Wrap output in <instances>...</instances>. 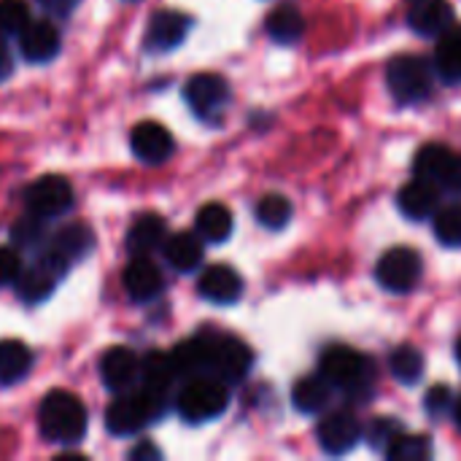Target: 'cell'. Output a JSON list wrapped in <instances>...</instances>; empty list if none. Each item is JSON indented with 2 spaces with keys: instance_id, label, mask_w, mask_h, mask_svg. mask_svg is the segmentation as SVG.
<instances>
[{
  "instance_id": "cell-1",
  "label": "cell",
  "mask_w": 461,
  "mask_h": 461,
  "mask_svg": "<svg viewBox=\"0 0 461 461\" xmlns=\"http://www.w3.org/2000/svg\"><path fill=\"white\" fill-rule=\"evenodd\" d=\"M38 427L49 443L76 446L86 435V408L81 405V400L76 394L54 389L41 402Z\"/></svg>"
},
{
  "instance_id": "cell-2",
  "label": "cell",
  "mask_w": 461,
  "mask_h": 461,
  "mask_svg": "<svg viewBox=\"0 0 461 461\" xmlns=\"http://www.w3.org/2000/svg\"><path fill=\"white\" fill-rule=\"evenodd\" d=\"M319 373L330 381L332 389H340L357 400H365L373 392V365L362 351L351 346H327L319 359Z\"/></svg>"
},
{
  "instance_id": "cell-3",
  "label": "cell",
  "mask_w": 461,
  "mask_h": 461,
  "mask_svg": "<svg viewBox=\"0 0 461 461\" xmlns=\"http://www.w3.org/2000/svg\"><path fill=\"white\" fill-rule=\"evenodd\" d=\"M165 400H167V394H157L143 386L132 394L116 397L111 402V408L105 411V427L122 438L138 435L140 429H146L151 421H157L162 416Z\"/></svg>"
},
{
  "instance_id": "cell-4",
  "label": "cell",
  "mask_w": 461,
  "mask_h": 461,
  "mask_svg": "<svg viewBox=\"0 0 461 461\" xmlns=\"http://www.w3.org/2000/svg\"><path fill=\"white\" fill-rule=\"evenodd\" d=\"M230 405L227 384L213 375H197L192 378L176 397V411L189 424H205L219 419Z\"/></svg>"
},
{
  "instance_id": "cell-5",
  "label": "cell",
  "mask_w": 461,
  "mask_h": 461,
  "mask_svg": "<svg viewBox=\"0 0 461 461\" xmlns=\"http://www.w3.org/2000/svg\"><path fill=\"white\" fill-rule=\"evenodd\" d=\"M432 81H435V70L424 57L400 54L386 68L389 92L402 105H413V103L427 100L429 92H432Z\"/></svg>"
},
{
  "instance_id": "cell-6",
  "label": "cell",
  "mask_w": 461,
  "mask_h": 461,
  "mask_svg": "<svg viewBox=\"0 0 461 461\" xmlns=\"http://www.w3.org/2000/svg\"><path fill=\"white\" fill-rule=\"evenodd\" d=\"M254 365L249 346L230 335H208V375L230 384H240Z\"/></svg>"
},
{
  "instance_id": "cell-7",
  "label": "cell",
  "mask_w": 461,
  "mask_h": 461,
  "mask_svg": "<svg viewBox=\"0 0 461 461\" xmlns=\"http://www.w3.org/2000/svg\"><path fill=\"white\" fill-rule=\"evenodd\" d=\"M413 170L419 178L435 184L438 189L461 192V154L448 146L440 143L424 146L413 159Z\"/></svg>"
},
{
  "instance_id": "cell-8",
  "label": "cell",
  "mask_w": 461,
  "mask_h": 461,
  "mask_svg": "<svg viewBox=\"0 0 461 461\" xmlns=\"http://www.w3.org/2000/svg\"><path fill=\"white\" fill-rule=\"evenodd\" d=\"M24 205L41 219H57L73 205V186L62 176H41L24 189Z\"/></svg>"
},
{
  "instance_id": "cell-9",
  "label": "cell",
  "mask_w": 461,
  "mask_h": 461,
  "mask_svg": "<svg viewBox=\"0 0 461 461\" xmlns=\"http://www.w3.org/2000/svg\"><path fill=\"white\" fill-rule=\"evenodd\" d=\"M375 278H378V284H381L386 292L405 294V292H411V289L419 284V278H421V257H419L413 249H408V246L389 249V251L378 259Z\"/></svg>"
},
{
  "instance_id": "cell-10",
  "label": "cell",
  "mask_w": 461,
  "mask_h": 461,
  "mask_svg": "<svg viewBox=\"0 0 461 461\" xmlns=\"http://www.w3.org/2000/svg\"><path fill=\"white\" fill-rule=\"evenodd\" d=\"M184 97L200 119H213L230 103V84L216 73H197L184 84Z\"/></svg>"
},
{
  "instance_id": "cell-11",
  "label": "cell",
  "mask_w": 461,
  "mask_h": 461,
  "mask_svg": "<svg viewBox=\"0 0 461 461\" xmlns=\"http://www.w3.org/2000/svg\"><path fill=\"white\" fill-rule=\"evenodd\" d=\"M316 438H319V446L332 454V456H343L348 451L357 448V443L362 440V424L354 413L348 411H335L330 416H324L319 421V429H316Z\"/></svg>"
},
{
  "instance_id": "cell-12",
  "label": "cell",
  "mask_w": 461,
  "mask_h": 461,
  "mask_svg": "<svg viewBox=\"0 0 461 461\" xmlns=\"http://www.w3.org/2000/svg\"><path fill=\"white\" fill-rule=\"evenodd\" d=\"M192 27V19L181 11H157L151 19H149V27H146V49L154 51V54H165V51H173L176 46L184 43L186 32Z\"/></svg>"
},
{
  "instance_id": "cell-13",
  "label": "cell",
  "mask_w": 461,
  "mask_h": 461,
  "mask_svg": "<svg viewBox=\"0 0 461 461\" xmlns=\"http://www.w3.org/2000/svg\"><path fill=\"white\" fill-rule=\"evenodd\" d=\"M122 284L132 303H151L159 297L165 278H162V270L149 257H132L130 265L124 267Z\"/></svg>"
},
{
  "instance_id": "cell-14",
  "label": "cell",
  "mask_w": 461,
  "mask_h": 461,
  "mask_svg": "<svg viewBox=\"0 0 461 461\" xmlns=\"http://www.w3.org/2000/svg\"><path fill=\"white\" fill-rule=\"evenodd\" d=\"M197 289H200V297L213 305H232L243 297V278L230 265H213L203 270Z\"/></svg>"
},
{
  "instance_id": "cell-15",
  "label": "cell",
  "mask_w": 461,
  "mask_h": 461,
  "mask_svg": "<svg viewBox=\"0 0 461 461\" xmlns=\"http://www.w3.org/2000/svg\"><path fill=\"white\" fill-rule=\"evenodd\" d=\"M100 378L105 389H111L113 394H122L140 378V362L130 348L113 346L100 357Z\"/></svg>"
},
{
  "instance_id": "cell-16",
  "label": "cell",
  "mask_w": 461,
  "mask_h": 461,
  "mask_svg": "<svg viewBox=\"0 0 461 461\" xmlns=\"http://www.w3.org/2000/svg\"><path fill=\"white\" fill-rule=\"evenodd\" d=\"M130 146H132V154L140 162H146V165L165 162L173 154V149H176L173 135L162 124H157V122H140V124H135L132 132H130Z\"/></svg>"
},
{
  "instance_id": "cell-17",
  "label": "cell",
  "mask_w": 461,
  "mask_h": 461,
  "mask_svg": "<svg viewBox=\"0 0 461 461\" xmlns=\"http://www.w3.org/2000/svg\"><path fill=\"white\" fill-rule=\"evenodd\" d=\"M408 24L419 35L440 38L454 24V5L451 0H411Z\"/></svg>"
},
{
  "instance_id": "cell-18",
  "label": "cell",
  "mask_w": 461,
  "mask_h": 461,
  "mask_svg": "<svg viewBox=\"0 0 461 461\" xmlns=\"http://www.w3.org/2000/svg\"><path fill=\"white\" fill-rule=\"evenodd\" d=\"M19 51L27 62H49L57 57L59 51V30L41 19V22H30L22 32H19Z\"/></svg>"
},
{
  "instance_id": "cell-19",
  "label": "cell",
  "mask_w": 461,
  "mask_h": 461,
  "mask_svg": "<svg viewBox=\"0 0 461 461\" xmlns=\"http://www.w3.org/2000/svg\"><path fill=\"white\" fill-rule=\"evenodd\" d=\"M397 205L408 219L424 221V219H429V216H435L440 211V189L416 176V181H411V184H405L400 189Z\"/></svg>"
},
{
  "instance_id": "cell-20",
  "label": "cell",
  "mask_w": 461,
  "mask_h": 461,
  "mask_svg": "<svg viewBox=\"0 0 461 461\" xmlns=\"http://www.w3.org/2000/svg\"><path fill=\"white\" fill-rule=\"evenodd\" d=\"M167 240V227L159 213H143L127 232V251L132 257H149Z\"/></svg>"
},
{
  "instance_id": "cell-21",
  "label": "cell",
  "mask_w": 461,
  "mask_h": 461,
  "mask_svg": "<svg viewBox=\"0 0 461 461\" xmlns=\"http://www.w3.org/2000/svg\"><path fill=\"white\" fill-rule=\"evenodd\" d=\"M165 262L178 273H192L203 262V238L192 232H176L162 243Z\"/></svg>"
},
{
  "instance_id": "cell-22",
  "label": "cell",
  "mask_w": 461,
  "mask_h": 461,
  "mask_svg": "<svg viewBox=\"0 0 461 461\" xmlns=\"http://www.w3.org/2000/svg\"><path fill=\"white\" fill-rule=\"evenodd\" d=\"M57 254H62L68 262H78L84 257L92 254L95 249V232L81 224V221H73V224H65L62 230H57L51 235V243H49Z\"/></svg>"
},
{
  "instance_id": "cell-23",
  "label": "cell",
  "mask_w": 461,
  "mask_h": 461,
  "mask_svg": "<svg viewBox=\"0 0 461 461\" xmlns=\"http://www.w3.org/2000/svg\"><path fill=\"white\" fill-rule=\"evenodd\" d=\"M170 359L178 375H186V378L208 375V335L178 343L170 351Z\"/></svg>"
},
{
  "instance_id": "cell-24",
  "label": "cell",
  "mask_w": 461,
  "mask_h": 461,
  "mask_svg": "<svg viewBox=\"0 0 461 461\" xmlns=\"http://www.w3.org/2000/svg\"><path fill=\"white\" fill-rule=\"evenodd\" d=\"M232 211L221 203H208L197 211L194 227L205 243H224L232 235Z\"/></svg>"
},
{
  "instance_id": "cell-25",
  "label": "cell",
  "mask_w": 461,
  "mask_h": 461,
  "mask_svg": "<svg viewBox=\"0 0 461 461\" xmlns=\"http://www.w3.org/2000/svg\"><path fill=\"white\" fill-rule=\"evenodd\" d=\"M330 394H332V386L330 381L319 373V375H308V378H300L294 384V392H292V402L300 413H321L327 405H330Z\"/></svg>"
},
{
  "instance_id": "cell-26",
  "label": "cell",
  "mask_w": 461,
  "mask_h": 461,
  "mask_svg": "<svg viewBox=\"0 0 461 461\" xmlns=\"http://www.w3.org/2000/svg\"><path fill=\"white\" fill-rule=\"evenodd\" d=\"M435 70L443 81L461 84V27H448L440 35L435 51Z\"/></svg>"
},
{
  "instance_id": "cell-27",
  "label": "cell",
  "mask_w": 461,
  "mask_h": 461,
  "mask_svg": "<svg viewBox=\"0 0 461 461\" xmlns=\"http://www.w3.org/2000/svg\"><path fill=\"white\" fill-rule=\"evenodd\" d=\"M267 35L276 41V43H297L303 35H305V16L294 8V5H278L270 11L267 22Z\"/></svg>"
},
{
  "instance_id": "cell-28",
  "label": "cell",
  "mask_w": 461,
  "mask_h": 461,
  "mask_svg": "<svg viewBox=\"0 0 461 461\" xmlns=\"http://www.w3.org/2000/svg\"><path fill=\"white\" fill-rule=\"evenodd\" d=\"M32 367V354L19 340H0V386L19 384Z\"/></svg>"
},
{
  "instance_id": "cell-29",
  "label": "cell",
  "mask_w": 461,
  "mask_h": 461,
  "mask_svg": "<svg viewBox=\"0 0 461 461\" xmlns=\"http://www.w3.org/2000/svg\"><path fill=\"white\" fill-rule=\"evenodd\" d=\"M176 367H173V359L170 354H162V351H154L149 354L143 362H140V386L143 389H151L157 394H167L170 384L176 381Z\"/></svg>"
},
{
  "instance_id": "cell-30",
  "label": "cell",
  "mask_w": 461,
  "mask_h": 461,
  "mask_svg": "<svg viewBox=\"0 0 461 461\" xmlns=\"http://www.w3.org/2000/svg\"><path fill=\"white\" fill-rule=\"evenodd\" d=\"M389 367H392V375L405 384V386H416L421 378H424V354L411 346V343H402L392 351L389 357Z\"/></svg>"
},
{
  "instance_id": "cell-31",
  "label": "cell",
  "mask_w": 461,
  "mask_h": 461,
  "mask_svg": "<svg viewBox=\"0 0 461 461\" xmlns=\"http://www.w3.org/2000/svg\"><path fill=\"white\" fill-rule=\"evenodd\" d=\"M292 219V203L289 197L273 192V194H265L259 203H257V221L267 230H281L286 227Z\"/></svg>"
},
{
  "instance_id": "cell-32",
  "label": "cell",
  "mask_w": 461,
  "mask_h": 461,
  "mask_svg": "<svg viewBox=\"0 0 461 461\" xmlns=\"http://www.w3.org/2000/svg\"><path fill=\"white\" fill-rule=\"evenodd\" d=\"M43 221H46V219H41V216H35V213H27L24 219H19V221L11 227V232H8L11 246H14V249H24V251H32V249L43 246V243H46V224H43Z\"/></svg>"
},
{
  "instance_id": "cell-33",
  "label": "cell",
  "mask_w": 461,
  "mask_h": 461,
  "mask_svg": "<svg viewBox=\"0 0 461 461\" xmlns=\"http://www.w3.org/2000/svg\"><path fill=\"white\" fill-rule=\"evenodd\" d=\"M392 461H424L432 456V443L424 435H397L394 443L384 451Z\"/></svg>"
},
{
  "instance_id": "cell-34",
  "label": "cell",
  "mask_w": 461,
  "mask_h": 461,
  "mask_svg": "<svg viewBox=\"0 0 461 461\" xmlns=\"http://www.w3.org/2000/svg\"><path fill=\"white\" fill-rule=\"evenodd\" d=\"M435 238L448 246L459 249L461 246V205H448L435 213Z\"/></svg>"
},
{
  "instance_id": "cell-35",
  "label": "cell",
  "mask_w": 461,
  "mask_h": 461,
  "mask_svg": "<svg viewBox=\"0 0 461 461\" xmlns=\"http://www.w3.org/2000/svg\"><path fill=\"white\" fill-rule=\"evenodd\" d=\"M30 24V8L24 0H0V32L19 35Z\"/></svg>"
},
{
  "instance_id": "cell-36",
  "label": "cell",
  "mask_w": 461,
  "mask_h": 461,
  "mask_svg": "<svg viewBox=\"0 0 461 461\" xmlns=\"http://www.w3.org/2000/svg\"><path fill=\"white\" fill-rule=\"evenodd\" d=\"M397 435H402V424H400V421H394V419H389V416L375 419V421H373V427L367 429L370 446H373V448H381V451H386V448L394 443V438H397Z\"/></svg>"
},
{
  "instance_id": "cell-37",
  "label": "cell",
  "mask_w": 461,
  "mask_h": 461,
  "mask_svg": "<svg viewBox=\"0 0 461 461\" xmlns=\"http://www.w3.org/2000/svg\"><path fill=\"white\" fill-rule=\"evenodd\" d=\"M22 273H24V265L19 259V251L8 249V246H0V286L16 284Z\"/></svg>"
},
{
  "instance_id": "cell-38",
  "label": "cell",
  "mask_w": 461,
  "mask_h": 461,
  "mask_svg": "<svg viewBox=\"0 0 461 461\" xmlns=\"http://www.w3.org/2000/svg\"><path fill=\"white\" fill-rule=\"evenodd\" d=\"M451 402H454V394L448 386H432L424 397V408L429 416H443L451 408Z\"/></svg>"
},
{
  "instance_id": "cell-39",
  "label": "cell",
  "mask_w": 461,
  "mask_h": 461,
  "mask_svg": "<svg viewBox=\"0 0 461 461\" xmlns=\"http://www.w3.org/2000/svg\"><path fill=\"white\" fill-rule=\"evenodd\" d=\"M38 3H41V8H43L49 16L65 19V16H70V14L76 11V5H78L81 0H38Z\"/></svg>"
},
{
  "instance_id": "cell-40",
  "label": "cell",
  "mask_w": 461,
  "mask_h": 461,
  "mask_svg": "<svg viewBox=\"0 0 461 461\" xmlns=\"http://www.w3.org/2000/svg\"><path fill=\"white\" fill-rule=\"evenodd\" d=\"M130 459H162V454H159V448H154L151 443H138V446L130 451Z\"/></svg>"
},
{
  "instance_id": "cell-41",
  "label": "cell",
  "mask_w": 461,
  "mask_h": 461,
  "mask_svg": "<svg viewBox=\"0 0 461 461\" xmlns=\"http://www.w3.org/2000/svg\"><path fill=\"white\" fill-rule=\"evenodd\" d=\"M14 70V57H11V49L5 46V41L0 38V81H5Z\"/></svg>"
},
{
  "instance_id": "cell-42",
  "label": "cell",
  "mask_w": 461,
  "mask_h": 461,
  "mask_svg": "<svg viewBox=\"0 0 461 461\" xmlns=\"http://www.w3.org/2000/svg\"><path fill=\"white\" fill-rule=\"evenodd\" d=\"M456 427H459V432H461V397H459V402H456Z\"/></svg>"
},
{
  "instance_id": "cell-43",
  "label": "cell",
  "mask_w": 461,
  "mask_h": 461,
  "mask_svg": "<svg viewBox=\"0 0 461 461\" xmlns=\"http://www.w3.org/2000/svg\"><path fill=\"white\" fill-rule=\"evenodd\" d=\"M456 359H459V365H461V340L456 343Z\"/></svg>"
}]
</instances>
